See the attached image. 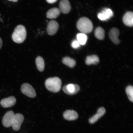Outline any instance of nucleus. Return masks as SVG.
Here are the masks:
<instances>
[{"label":"nucleus","instance_id":"1","mask_svg":"<svg viewBox=\"0 0 133 133\" xmlns=\"http://www.w3.org/2000/svg\"><path fill=\"white\" fill-rule=\"evenodd\" d=\"M26 36L25 28L21 25H18L14 30L12 36L13 41L18 44L24 42Z\"/></svg>","mask_w":133,"mask_h":133},{"label":"nucleus","instance_id":"2","mask_svg":"<svg viewBox=\"0 0 133 133\" xmlns=\"http://www.w3.org/2000/svg\"><path fill=\"white\" fill-rule=\"evenodd\" d=\"M77 26L80 31L85 34L90 33L93 29L92 22L86 17L81 18L79 19L77 23Z\"/></svg>","mask_w":133,"mask_h":133},{"label":"nucleus","instance_id":"3","mask_svg":"<svg viewBox=\"0 0 133 133\" xmlns=\"http://www.w3.org/2000/svg\"><path fill=\"white\" fill-rule=\"evenodd\" d=\"M62 85V81L58 77L50 78L45 81V86L48 90L56 93L60 90Z\"/></svg>","mask_w":133,"mask_h":133},{"label":"nucleus","instance_id":"4","mask_svg":"<svg viewBox=\"0 0 133 133\" xmlns=\"http://www.w3.org/2000/svg\"><path fill=\"white\" fill-rule=\"evenodd\" d=\"M21 91L23 94L30 98H34L36 96V93L34 88L30 84L25 83L22 85Z\"/></svg>","mask_w":133,"mask_h":133},{"label":"nucleus","instance_id":"5","mask_svg":"<svg viewBox=\"0 0 133 133\" xmlns=\"http://www.w3.org/2000/svg\"><path fill=\"white\" fill-rule=\"evenodd\" d=\"M24 119V116L22 114H17L15 115L11 126L13 129L16 131L19 130Z\"/></svg>","mask_w":133,"mask_h":133},{"label":"nucleus","instance_id":"6","mask_svg":"<svg viewBox=\"0 0 133 133\" xmlns=\"http://www.w3.org/2000/svg\"><path fill=\"white\" fill-rule=\"evenodd\" d=\"M15 115L11 111H8L5 114L2 119V123L5 127L8 128L12 126Z\"/></svg>","mask_w":133,"mask_h":133},{"label":"nucleus","instance_id":"7","mask_svg":"<svg viewBox=\"0 0 133 133\" xmlns=\"http://www.w3.org/2000/svg\"><path fill=\"white\" fill-rule=\"evenodd\" d=\"M63 90L66 94L69 95H73L79 92L80 87L77 84H70L64 86Z\"/></svg>","mask_w":133,"mask_h":133},{"label":"nucleus","instance_id":"8","mask_svg":"<svg viewBox=\"0 0 133 133\" xmlns=\"http://www.w3.org/2000/svg\"><path fill=\"white\" fill-rule=\"evenodd\" d=\"M114 16L113 11L109 8H104V9L98 13V17L101 21H107Z\"/></svg>","mask_w":133,"mask_h":133},{"label":"nucleus","instance_id":"9","mask_svg":"<svg viewBox=\"0 0 133 133\" xmlns=\"http://www.w3.org/2000/svg\"><path fill=\"white\" fill-rule=\"evenodd\" d=\"M59 28V24L57 22L54 20L51 21L48 24L46 31L49 35H54L57 32Z\"/></svg>","mask_w":133,"mask_h":133},{"label":"nucleus","instance_id":"10","mask_svg":"<svg viewBox=\"0 0 133 133\" xmlns=\"http://www.w3.org/2000/svg\"><path fill=\"white\" fill-rule=\"evenodd\" d=\"M59 9L61 12L64 14H68L71 10V6L68 0H61L59 4Z\"/></svg>","mask_w":133,"mask_h":133},{"label":"nucleus","instance_id":"11","mask_svg":"<svg viewBox=\"0 0 133 133\" xmlns=\"http://www.w3.org/2000/svg\"><path fill=\"white\" fill-rule=\"evenodd\" d=\"M119 34V30L117 28H112L109 31V38L111 41L115 44H118L120 43V41L118 38Z\"/></svg>","mask_w":133,"mask_h":133},{"label":"nucleus","instance_id":"12","mask_svg":"<svg viewBox=\"0 0 133 133\" xmlns=\"http://www.w3.org/2000/svg\"><path fill=\"white\" fill-rule=\"evenodd\" d=\"M16 101V98L14 96H11L2 100L1 104L4 108L10 107L15 104Z\"/></svg>","mask_w":133,"mask_h":133},{"label":"nucleus","instance_id":"13","mask_svg":"<svg viewBox=\"0 0 133 133\" xmlns=\"http://www.w3.org/2000/svg\"><path fill=\"white\" fill-rule=\"evenodd\" d=\"M105 112L106 110L104 108L102 107L99 108L98 109L96 114L89 119V122L91 124L94 123L101 117H102Z\"/></svg>","mask_w":133,"mask_h":133},{"label":"nucleus","instance_id":"14","mask_svg":"<svg viewBox=\"0 0 133 133\" xmlns=\"http://www.w3.org/2000/svg\"><path fill=\"white\" fill-rule=\"evenodd\" d=\"M78 115L76 111L73 110H67L63 114L64 118L68 121H74L77 119Z\"/></svg>","mask_w":133,"mask_h":133},{"label":"nucleus","instance_id":"15","mask_svg":"<svg viewBox=\"0 0 133 133\" xmlns=\"http://www.w3.org/2000/svg\"><path fill=\"white\" fill-rule=\"evenodd\" d=\"M124 24L129 26H132L133 25V14L131 11H129L124 15L123 18Z\"/></svg>","mask_w":133,"mask_h":133},{"label":"nucleus","instance_id":"16","mask_svg":"<svg viewBox=\"0 0 133 133\" xmlns=\"http://www.w3.org/2000/svg\"><path fill=\"white\" fill-rule=\"evenodd\" d=\"M61 11L59 8H51L46 13V16L49 19H56L60 14Z\"/></svg>","mask_w":133,"mask_h":133},{"label":"nucleus","instance_id":"17","mask_svg":"<svg viewBox=\"0 0 133 133\" xmlns=\"http://www.w3.org/2000/svg\"><path fill=\"white\" fill-rule=\"evenodd\" d=\"M99 59L96 55H93L87 56L86 58L85 63L87 65L91 64H97L99 62Z\"/></svg>","mask_w":133,"mask_h":133},{"label":"nucleus","instance_id":"18","mask_svg":"<svg viewBox=\"0 0 133 133\" xmlns=\"http://www.w3.org/2000/svg\"><path fill=\"white\" fill-rule=\"evenodd\" d=\"M76 39L81 45H84L87 42L88 37L87 35L84 33H79L77 34Z\"/></svg>","mask_w":133,"mask_h":133},{"label":"nucleus","instance_id":"19","mask_svg":"<svg viewBox=\"0 0 133 133\" xmlns=\"http://www.w3.org/2000/svg\"><path fill=\"white\" fill-rule=\"evenodd\" d=\"M95 35L97 39L101 40L103 39L105 37V31L101 27H98L95 31Z\"/></svg>","mask_w":133,"mask_h":133},{"label":"nucleus","instance_id":"20","mask_svg":"<svg viewBox=\"0 0 133 133\" xmlns=\"http://www.w3.org/2000/svg\"><path fill=\"white\" fill-rule=\"evenodd\" d=\"M62 62L65 65L71 68H72L76 65V61L74 59L69 57L63 58Z\"/></svg>","mask_w":133,"mask_h":133},{"label":"nucleus","instance_id":"21","mask_svg":"<svg viewBox=\"0 0 133 133\" xmlns=\"http://www.w3.org/2000/svg\"><path fill=\"white\" fill-rule=\"evenodd\" d=\"M36 63L37 69L40 71H44L45 64L44 59L41 56H38L36 58Z\"/></svg>","mask_w":133,"mask_h":133},{"label":"nucleus","instance_id":"22","mask_svg":"<svg viewBox=\"0 0 133 133\" xmlns=\"http://www.w3.org/2000/svg\"><path fill=\"white\" fill-rule=\"evenodd\" d=\"M126 94L130 101L133 102V87L132 86H128L126 89Z\"/></svg>","mask_w":133,"mask_h":133},{"label":"nucleus","instance_id":"23","mask_svg":"<svg viewBox=\"0 0 133 133\" xmlns=\"http://www.w3.org/2000/svg\"><path fill=\"white\" fill-rule=\"evenodd\" d=\"M80 45H81L76 39L74 40L71 43V46L74 49H78L80 47Z\"/></svg>","mask_w":133,"mask_h":133},{"label":"nucleus","instance_id":"24","mask_svg":"<svg viewBox=\"0 0 133 133\" xmlns=\"http://www.w3.org/2000/svg\"><path fill=\"white\" fill-rule=\"evenodd\" d=\"M46 1L49 4H52L55 3L57 0H46Z\"/></svg>","mask_w":133,"mask_h":133},{"label":"nucleus","instance_id":"25","mask_svg":"<svg viewBox=\"0 0 133 133\" xmlns=\"http://www.w3.org/2000/svg\"><path fill=\"white\" fill-rule=\"evenodd\" d=\"M3 44V41L2 39H1V38L0 37V49H1L2 46Z\"/></svg>","mask_w":133,"mask_h":133},{"label":"nucleus","instance_id":"26","mask_svg":"<svg viewBox=\"0 0 133 133\" xmlns=\"http://www.w3.org/2000/svg\"><path fill=\"white\" fill-rule=\"evenodd\" d=\"M8 1H12L14 2H17L18 1V0H8Z\"/></svg>","mask_w":133,"mask_h":133}]
</instances>
